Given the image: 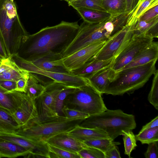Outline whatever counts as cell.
<instances>
[{"instance_id": "obj_5", "label": "cell", "mask_w": 158, "mask_h": 158, "mask_svg": "<svg viewBox=\"0 0 158 158\" xmlns=\"http://www.w3.org/2000/svg\"><path fill=\"white\" fill-rule=\"evenodd\" d=\"M79 125L84 127L101 129L113 140L122 135L123 131H132L136 126L133 115L125 113L120 109H108L89 116Z\"/></svg>"}, {"instance_id": "obj_44", "label": "cell", "mask_w": 158, "mask_h": 158, "mask_svg": "<svg viewBox=\"0 0 158 158\" xmlns=\"http://www.w3.org/2000/svg\"><path fill=\"white\" fill-rule=\"evenodd\" d=\"M8 57L6 47L0 32V61Z\"/></svg>"}, {"instance_id": "obj_33", "label": "cell", "mask_w": 158, "mask_h": 158, "mask_svg": "<svg viewBox=\"0 0 158 158\" xmlns=\"http://www.w3.org/2000/svg\"><path fill=\"white\" fill-rule=\"evenodd\" d=\"M76 88L66 86L61 90L56 96L55 100V108L58 115H63L62 110L64 100L67 96L75 90Z\"/></svg>"}, {"instance_id": "obj_20", "label": "cell", "mask_w": 158, "mask_h": 158, "mask_svg": "<svg viewBox=\"0 0 158 158\" xmlns=\"http://www.w3.org/2000/svg\"><path fill=\"white\" fill-rule=\"evenodd\" d=\"M158 58V43L153 41L150 46L140 52L130 62L120 70L157 60Z\"/></svg>"}, {"instance_id": "obj_34", "label": "cell", "mask_w": 158, "mask_h": 158, "mask_svg": "<svg viewBox=\"0 0 158 158\" xmlns=\"http://www.w3.org/2000/svg\"><path fill=\"white\" fill-rule=\"evenodd\" d=\"M122 135L125 148V154L130 157L131 152L137 146L135 135L131 131H124Z\"/></svg>"}, {"instance_id": "obj_42", "label": "cell", "mask_w": 158, "mask_h": 158, "mask_svg": "<svg viewBox=\"0 0 158 158\" xmlns=\"http://www.w3.org/2000/svg\"><path fill=\"white\" fill-rule=\"evenodd\" d=\"M117 145H114L104 153L105 158H121L118 147Z\"/></svg>"}, {"instance_id": "obj_47", "label": "cell", "mask_w": 158, "mask_h": 158, "mask_svg": "<svg viewBox=\"0 0 158 158\" xmlns=\"http://www.w3.org/2000/svg\"><path fill=\"white\" fill-rule=\"evenodd\" d=\"M60 0L64 1H66L68 3H71V2H73L76 1L77 0Z\"/></svg>"}, {"instance_id": "obj_49", "label": "cell", "mask_w": 158, "mask_h": 158, "mask_svg": "<svg viewBox=\"0 0 158 158\" xmlns=\"http://www.w3.org/2000/svg\"><path fill=\"white\" fill-rule=\"evenodd\" d=\"M0 62H1V61H0Z\"/></svg>"}, {"instance_id": "obj_24", "label": "cell", "mask_w": 158, "mask_h": 158, "mask_svg": "<svg viewBox=\"0 0 158 158\" xmlns=\"http://www.w3.org/2000/svg\"><path fill=\"white\" fill-rule=\"evenodd\" d=\"M84 21L90 23H99L106 20L110 16L106 12L85 7L75 9Z\"/></svg>"}, {"instance_id": "obj_3", "label": "cell", "mask_w": 158, "mask_h": 158, "mask_svg": "<svg viewBox=\"0 0 158 158\" xmlns=\"http://www.w3.org/2000/svg\"><path fill=\"white\" fill-rule=\"evenodd\" d=\"M0 32L8 56L12 58L17 54L23 37L28 34L21 23L14 1L0 0Z\"/></svg>"}, {"instance_id": "obj_31", "label": "cell", "mask_w": 158, "mask_h": 158, "mask_svg": "<svg viewBox=\"0 0 158 158\" xmlns=\"http://www.w3.org/2000/svg\"><path fill=\"white\" fill-rule=\"evenodd\" d=\"M135 137L142 144L158 141V127L140 131Z\"/></svg>"}, {"instance_id": "obj_6", "label": "cell", "mask_w": 158, "mask_h": 158, "mask_svg": "<svg viewBox=\"0 0 158 158\" xmlns=\"http://www.w3.org/2000/svg\"><path fill=\"white\" fill-rule=\"evenodd\" d=\"M83 119H69L60 115L43 119L36 118L21 127L15 133L29 139L44 141L57 134L68 132Z\"/></svg>"}, {"instance_id": "obj_25", "label": "cell", "mask_w": 158, "mask_h": 158, "mask_svg": "<svg viewBox=\"0 0 158 158\" xmlns=\"http://www.w3.org/2000/svg\"><path fill=\"white\" fill-rule=\"evenodd\" d=\"M20 127L13 115L0 107V131L15 133Z\"/></svg>"}, {"instance_id": "obj_26", "label": "cell", "mask_w": 158, "mask_h": 158, "mask_svg": "<svg viewBox=\"0 0 158 158\" xmlns=\"http://www.w3.org/2000/svg\"><path fill=\"white\" fill-rule=\"evenodd\" d=\"M158 5V0H138L132 10L128 13L127 23L130 24L137 20L146 12Z\"/></svg>"}, {"instance_id": "obj_13", "label": "cell", "mask_w": 158, "mask_h": 158, "mask_svg": "<svg viewBox=\"0 0 158 158\" xmlns=\"http://www.w3.org/2000/svg\"><path fill=\"white\" fill-rule=\"evenodd\" d=\"M0 138L16 143L30 153L28 158H49L48 144L45 141L28 139L15 133L0 131Z\"/></svg>"}, {"instance_id": "obj_21", "label": "cell", "mask_w": 158, "mask_h": 158, "mask_svg": "<svg viewBox=\"0 0 158 158\" xmlns=\"http://www.w3.org/2000/svg\"><path fill=\"white\" fill-rule=\"evenodd\" d=\"M30 152L14 142L0 138V158H15L19 156L28 158Z\"/></svg>"}, {"instance_id": "obj_32", "label": "cell", "mask_w": 158, "mask_h": 158, "mask_svg": "<svg viewBox=\"0 0 158 158\" xmlns=\"http://www.w3.org/2000/svg\"><path fill=\"white\" fill-rule=\"evenodd\" d=\"M74 9L85 7L105 11L102 4V0H77L68 3Z\"/></svg>"}, {"instance_id": "obj_10", "label": "cell", "mask_w": 158, "mask_h": 158, "mask_svg": "<svg viewBox=\"0 0 158 158\" xmlns=\"http://www.w3.org/2000/svg\"><path fill=\"white\" fill-rule=\"evenodd\" d=\"M153 38L146 35H133L128 44L114 58L111 68L115 72L121 69L141 51L153 42Z\"/></svg>"}, {"instance_id": "obj_19", "label": "cell", "mask_w": 158, "mask_h": 158, "mask_svg": "<svg viewBox=\"0 0 158 158\" xmlns=\"http://www.w3.org/2000/svg\"><path fill=\"white\" fill-rule=\"evenodd\" d=\"M67 133L82 142L92 139L110 138L106 133L101 129L84 127L79 125Z\"/></svg>"}, {"instance_id": "obj_40", "label": "cell", "mask_w": 158, "mask_h": 158, "mask_svg": "<svg viewBox=\"0 0 158 158\" xmlns=\"http://www.w3.org/2000/svg\"><path fill=\"white\" fill-rule=\"evenodd\" d=\"M158 142H155L148 144L146 151L144 154L146 158H158Z\"/></svg>"}, {"instance_id": "obj_48", "label": "cell", "mask_w": 158, "mask_h": 158, "mask_svg": "<svg viewBox=\"0 0 158 158\" xmlns=\"http://www.w3.org/2000/svg\"><path fill=\"white\" fill-rule=\"evenodd\" d=\"M12 0L14 1V0Z\"/></svg>"}, {"instance_id": "obj_27", "label": "cell", "mask_w": 158, "mask_h": 158, "mask_svg": "<svg viewBox=\"0 0 158 158\" xmlns=\"http://www.w3.org/2000/svg\"><path fill=\"white\" fill-rule=\"evenodd\" d=\"M45 86L34 74L30 73L28 79L26 94L30 98L35 100L44 92Z\"/></svg>"}, {"instance_id": "obj_2", "label": "cell", "mask_w": 158, "mask_h": 158, "mask_svg": "<svg viewBox=\"0 0 158 158\" xmlns=\"http://www.w3.org/2000/svg\"><path fill=\"white\" fill-rule=\"evenodd\" d=\"M127 18L124 13L109 18L99 23L84 22L71 43L62 54L63 58L93 43L107 41L121 30L126 24Z\"/></svg>"}, {"instance_id": "obj_15", "label": "cell", "mask_w": 158, "mask_h": 158, "mask_svg": "<svg viewBox=\"0 0 158 158\" xmlns=\"http://www.w3.org/2000/svg\"><path fill=\"white\" fill-rule=\"evenodd\" d=\"M61 54H51L44 56L31 62L40 69L49 72L69 73L64 66Z\"/></svg>"}, {"instance_id": "obj_8", "label": "cell", "mask_w": 158, "mask_h": 158, "mask_svg": "<svg viewBox=\"0 0 158 158\" xmlns=\"http://www.w3.org/2000/svg\"><path fill=\"white\" fill-rule=\"evenodd\" d=\"M12 58L20 67L36 76L44 85L53 81L62 83L68 87L77 88L87 84L88 80L72 73L53 72L41 69L33 63L24 60L16 54Z\"/></svg>"}, {"instance_id": "obj_37", "label": "cell", "mask_w": 158, "mask_h": 158, "mask_svg": "<svg viewBox=\"0 0 158 158\" xmlns=\"http://www.w3.org/2000/svg\"><path fill=\"white\" fill-rule=\"evenodd\" d=\"M81 158H105L104 153L96 148L88 147L78 152Z\"/></svg>"}, {"instance_id": "obj_38", "label": "cell", "mask_w": 158, "mask_h": 158, "mask_svg": "<svg viewBox=\"0 0 158 158\" xmlns=\"http://www.w3.org/2000/svg\"><path fill=\"white\" fill-rule=\"evenodd\" d=\"M62 113L63 116L69 119L81 118L85 119L90 116L87 114L65 107H63Z\"/></svg>"}, {"instance_id": "obj_30", "label": "cell", "mask_w": 158, "mask_h": 158, "mask_svg": "<svg viewBox=\"0 0 158 158\" xmlns=\"http://www.w3.org/2000/svg\"><path fill=\"white\" fill-rule=\"evenodd\" d=\"M110 138H104L92 139L83 142L87 146L96 148L104 153L113 146L120 144L119 142H116Z\"/></svg>"}, {"instance_id": "obj_39", "label": "cell", "mask_w": 158, "mask_h": 158, "mask_svg": "<svg viewBox=\"0 0 158 158\" xmlns=\"http://www.w3.org/2000/svg\"><path fill=\"white\" fill-rule=\"evenodd\" d=\"M157 17H158V5L147 11L138 19L146 22H148Z\"/></svg>"}, {"instance_id": "obj_18", "label": "cell", "mask_w": 158, "mask_h": 158, "mask_svg": "<svg viewBox=\"0 0 158 158\" xmlns=\"http://www.w3.org/2000/svg\"><path fill=\"white\" fill-rule=\"evenodd\" d=\"M26 93L16 91L8 92L0 87V107L13 114L21 104Z\"/></svg>"}, {"instance_id": "obj_1", "label": "cell", "mask_w": 158, "mask_h": 158, "mask_svg": "<svg viewBox=\"0 0 158 158\" xmlns=\"http://www.w3.org/2000/svg\"><path fill=\"white\" fill-rule=\"evenodd\" d=\"M80 28L77 22L64 21L43 28L36 33L24 36L16 55L30 62L49 54L62 55Z\"/></svg>"}, {"instance_id": "obj_22", "label": "cell", "mask_w": 158, "mask_h": 158, "mask_svg": "<svg viewBox=\"0 0 158 158\" xmlns=\"http://www.w3.org/2000/svg\"><path fill=\"white\" fill-rule=\"evenodd\" d=\"M114 58L113 57L105 60H98L95 58L83 67L72 73L86 79L100 69L112 64Z\"/></svg>"}, {"instance_id": "obj_45", "label": "cell", "mask_w": 158, "mask_h": 158, "mask_svg": "<svg viewBox=\"0 0 158 158\" xmlns=\"http://www.w3.org/2000/svg\"><path fill=\"white\" fill-rule=\"evenodd\" d=\"M158 127V116H157L145 125L143 126L140 131L153 128Z\"/></svg>"}, {"instance_id": "obj_14", "label": "cell", "mask_w": 158, "mask_h": 158, "mask_svg": "<svg viewBox=\"0 0 158 158\" xmlns=\"http://www.w3.org/2000/svg\"><path fill=\"white\" fill-rule=\"evenodd\" d=\"M44 141L50 145L76 153L88 147L83 142L69 135L67 132L57 134L45 140Z\"/></svg>"}, {"instance_id": "obj_36", "label": "cell", "mask_w": 158, "mask_h": 158, "mask_svg": "<svg viewBox=\"0 0 158 158\" xmlns=\"http://www.w3.org/2000/svg\"><path fill=\"white\" fill-rule=\"evenodd\" d=\"M48 144L49 150V158H81L77 153L69 152Z\"/></svg>"}, {"instance_id": "obj_43", "label": "cell", "mask_w": 158, "mask_h": 158, "mask_svg": "<svg viewBox=\"0 0 158 158\" xmlns=\"http://www.w3.org/2000/svg\"><path fill=\"white\" fill-rule=\"evenodd\" d=\"M28 79L22 78L16 81L15 91L26 93Z\"/></svg>"}, {"instance_id": "obj_35", "label": "cell", "mask_w": 158, "mask_h": 158, "mask_svg": "<svg viewBox=\"0 0 158 158\" xmlns=\"http://www.w3.org/2000/svg\"><path fill=\"white\" fill-rule=\"evenodd\" d=\"M151 90L148 96L149 102L158 110V70L154 73Z\"/></svg>"}, {"instance_id": "obj_11", "label": "cell", "mask_w": 158, "mask_h": 158, "mask_svg": "<svg viewBox=\"0 0 158 158\" xmlns=\"http://www.w3.org/2000/svg\"><path fill=\"white\" fill-rule=\"evenodd\" d=\"M45 86L44 92L34 100L38 114L37 118L39 119L58 115L55 108V98L59 92L67 86L53 81Z\"/></svg>"}, {"instance_id": "obj_29", "label": "cell", "mask_w": 158, "mask_h": 158, "mask_svg": "<svg viewBox=\"0 0 158 158\" xmlns=\"http://www.w3.org/2000/svg\"><path fill=\"white\" fill-rule=\"evenodd\" d=\"M102 4L105 11L112 17L127 12L126 0H102Z\"/></svg>"}, {"instance_id": "obj_4", "label": "cell", "mask_w": 158, "mask_h": 158, "mask_svg": "<svg viewBox=\"0 0 158 158\" xmlns=\"http://www.w3.org/2000/svg\"><path fill=\"white\" fill-rule=\"evenodd\" d=\"M154 60L145 64L115 72L105 94L121 95L143 87L156 70Z\"/></svg>"}, {"instance_id": "obj_41", "label": "cell", "mask_w": 158, "mask_h": 158, "mask_svg": "<svg viewBox=\"0 0 158 158\" xmlns=\"http://www.w3.org/2000/svg\"><path fill=\"white\" fill-rule=\"evenodd\" d=\"M0 87L8 92L13 91L15 90L16 82L7 80H1Z\"/></svg>"}, {"instance_id": "obj_12", "label": "cell", "mask_w": 158, "mask_h": 158, "mask_svg": "<svg viewBox=\"0 0 158 158\" xmlns=\"http://www.w3.org/2000/svg\"><path fill=\"white\" fill-rule=\"evenodd\" d=\"M106 41H99L91 44L63 58V65L70 73L83 67L95 58L96 55Z\"/></svg>"}, {"instance_id": "obj_23", "label": "cell", "mask_w": 158, "mask_h": 158, "mask_svg": "<svg viewBox=\"0 0 158 158\" xmlns=\"http://www.w3.org/2000/svg\"><path fill=\"white\" fill-rule=\"evenodd\" d=\"M133 35H146L153 38L158 37V17L148 22L137 20L134 28Z\"/></svg>"}, {"instance_id": "obj_16", "label": "cell", "mask_w": 158, "mask_h": 158, "mask_svg": "<svg viewBox=\"0 0 158 158\" xmlns=\"http://www.w3.org/2000/svg\"><path fill=\"white\" fill-rule=\"evenodd\" d=\"M112 64L100 69L86 78L89 83L102 94H105L115 75V72L111 68Z\"/></svg>"}, {"instance_id": "obj_46", "label": "cell", "mask_w": 158, "mask_h": 158, "mask_svg": "<svg viewBox=\"0 0 158 158\" xmlns=\"http://www.w3.org/2000/svg\"><path fill=\"white\" fill-rule=\"evenodd\" d=\"M126 11L130 12L135 7L138 0H126Z\"/></svg>"}, {"instance_id": "obj_7", "label": "cell", "mask_w": 158, "mask_h": 158, "mask_svg": "<svg viewBox=\"0 0 158 158\" xmlns=\"http://www.w3.org/2000/svg\"><path fill=\"white\" fill-rule=\"evenodd\" d=\"M102 94L89 82L76 88L65 98L63 107L76 110L89 114H97L106 110Z\"/></svg>"}, {"instance_id": "obj_28", "label": "cell", "mask_w": 158, "mask_h": 158, "mask_svg": "<svg viewBox=\"0 0 158 158\" xmlns=\"http://www.w3.org/2000/svg\"><path fill=\"white\" fill-rule=\"evenodd\" d=\"M29 74V72L20 67L13 60L11 67L0 74V81L7 80L16 82L22 78H28Z\"/></svg>"}, {"instance_id": "obj_9", "label": "cell", "mask_w": 158, "mask_h": 158, "mask_svg": "<svg viewBox=\"0 0 158 158\" xmlns=\"http://www.w3.org/2000/svg\"><path fill=\"white\" fill-rule=\"evenodd\" d=\"M137 21L130 24L126 23L121 30L107 40L95 58L98 60H105L115 57L126 47L132 37Z\"/></svg>"}, {"instance_id": "obj_17", "label": "cell", "mask_w": 158, "mask_h": 158, "mask_svg": "<svg viewBox=\"0 0 158 158\" xmlns=\"http://www.w3.org/2000/svg\"><path fill=\"white\" fill-rule=\"evenodd\" d=\"M13 115L21 127L38 117L35 101L26 94L20 106Z\"/></svg>"}]
</instances>
